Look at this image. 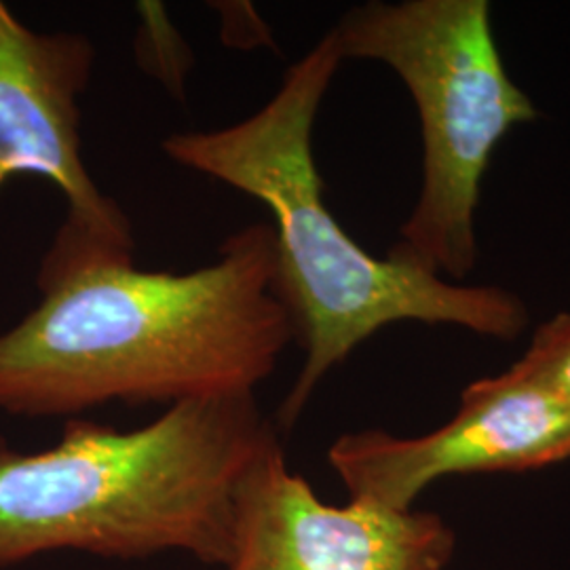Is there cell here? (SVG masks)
<instances>
[{
    "label": "cell",
    "instance_id": "6da1fadb",
    "mask_svg": "<svg viewBox=\"0 0 570 570\" xmlns=\"http://www.w3.org/2000/svg\"><path fill=\"white\" fill-rule=\"evenodd\" d=\"M275 230L244 226L190 273L51 245L41 303L0 332V410L77 419L121 402L183 404L254 393L294 341L275 292Z\"/></svg>",
    "mask_w": 570,
    "mask_h": 570
},
{
    "label": "cell",
    "instance_id": "8992f818",
    "mask_svg": "<svg viewBox=\"0 0 570 570\" xmlns=\"http://www.w3.org/2000/svg\"><path fill=\"white\" fill-rule=\"evenodd\" d=\"M96 66L82 35H42L0 2V188L18 176L49 180L68 214L53 244L134 256V230L82 159L81 100Z\"/></svg>",
    "mask_w": 570,
    "mask_h": 570
},
{
    "label": "cell",
    "instance_id": "7a4b0ae2",
    "mask_svg": "<svg viewBox=\"0 0 570 570\" xmlns=\"http://www.w3.org/2000/svg\"><path fill=\"white\" fill-rule=\"evenodd\" d=\"M341 61L330 30L252 117L161 144L174 164L242 190L273 216L275 292L305 348L303 370L277 412L279 433L298 423L327 372L389 324H449L501 341L529 326L522 298L508 289L446 282L400 258H374L338 225L324 202L313 127Z\"/></svg>",
    "mask_w": 570,
    "mask_h": 570
},
{
    "label": "cell",
    "instance_id": "3957f363",
    "mask_svg": "<svg viewBox=\"0 0 570 570\" xmlns=\"http://www.w3.org/2000/svg\"><path fill=\"white\" fill-rule=\"evenodd\" d=\"M279 429L254 393L165 407L148 425L68 419L51 449L0 435V570L56 551L225 564L237 492Z\"/></svg>",
    "mask_w": 570,
    "mask_h": 570
},
{
    "label": "cell",
    "instance_id": "9c48e42d",
    "mask_svg": "<svg viewBox=\"0 0 570 570\" xmlns=\"http://www.w3.org/2000/svg\"><path fill=\"white\" fill-rule=\"evenodd\" d=\"M142 28L138 37V58L148 72L164 79L171 91H183L186 75V47L157 4H140Z\"/></svg>",
    "mask_w": 570,
    "mask_h": 570
},
{
    "label": "cell",
    "instance_id": "5b68a950",
    "mask_svg": "<svg viewBox=\"0 0 570 570\" xmlns=\"http://www.w3.org/2000/svg\"><path fill=\"white\" fill-rule=\"evenodd\" d=\"M569 456V410L518 364L468 385L442 428L416 438L353 431L327 450L351 501L391 511L414 510L423 490L446 475L530 471Z\"/></svg>",
    "mask_w": 570,
    "mask_h": 570
},
{
    "label": "cell",
    "instance_id": "52a82bcc",
    "mask_svg": "<svg viewBox=\"0 0 570 570\" xmlns=\"http://www.w3.org/2000/svg\"><path fill=\"white\" fill-rule=\"evenodd\" d=\"M454 548L438 513L330 505L289 469L277 435L247 469L228 558L209 570H446Z\"/></svg>",
    "mask_w": 570,
    "mask_h": 570
},
{
    "label": "cell",
    "instance_id": "ba28073f",
    "mask_svg": "<svg viewBox=\"0 0 570 570\" xmlns=\"http://www.w3.org/2000/svg\"><path fill=\"white\" fill-rule=\"evenodd\" d=\"M515 364L550 389L570 412V311L537 327L527 353Z\"/></svg>",
    "mask_w": 570,
    "mask_h": 570
},
{
    "label": "cell",
    "instance_id": "277c9868",
    "mask_svg": "<svg viewBox=\"0 0 570 570\" xmlns=\"http://www.w3.org/2000/svg\"><path fill=\"white\" fill-rule=\"evenodd\" d=\"M343 60L383 61L404 81L423 134V186L389 256L463 282L494 148L539 117L511 81L489 0H372L332 28Z\"/></svg>",
    "mask_w": 570,
    "mask_h": 570
}]
</instances>
